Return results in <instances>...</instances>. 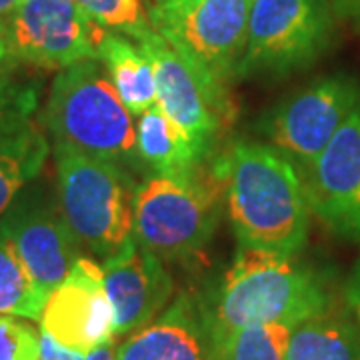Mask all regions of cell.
<instances>
[{
	"label": "cell",
	"mask_w": 360,
	"mask_h": 360,
	"mask_svg": "<svg viewBox=\"0 0 360 360\" xmlns=\"http://www.w3.org/2000/svg\"><path fill=\"white\" fill-rule=\"evenodd\" d=\"M40 330L82 354L115 338V312L106 295L103 266L90 258H78L46 298Z\"/></svg>",
	"instance_id": "13"
},
{
	"label": "cell",
	"mask_w": 360,
	"mask_h": 360,
	"mask_svg": "<svg viewBox=\"0 0 360 360\" xmlns=\"http://www.w3.org/2000/svg\"><path fill=\"white\" fill-rule=\"evenodd\" d=\"M359 106L356 80L342 75L319 78L262 116L258 132L300 174Z\"/></svg>",
	"instance_id": "10"
},
{
	"label": "cell",
	"mask_w": 360,
	"mask_h": 360,
	"mask_svg": "<svg viewBox=\"0 0 360 360\" xmlns=\"http://www.w3.org/2000/svg\"><path fill=\"white\" fill-rule=\"evenodd\" d=\"M296 324L264 322L210 340V360H284Z\"/></svg>",
	"instance_id": "20"
},
{
	"label": "cell",
	"mask_w": 360,
	"mask_h": 360,
	"mask_svg": "<svg viewBox=\"0 0 360 360\" xmlns=\"http://www.w3.org/2000/svg\"><path fill=\"white\" fill-rule=\"evenodd\" d=\"M284 360H360V328L330 307L296 324Z\"/></svg>",
	"instance_id": "19"
},
{
	"label": "cell",
	"mask_w": 360,
	"mask_h": 360,
	"mask_svg": "<svg viewBox=\"0 0 360 360\" xmlns=\"http://www.w3.org/2000/svg\"><path fill=\"white\" fill-rule=\"evenodd\" d=\"M78 4L92 16L94 22L115 30L122 37H130L136 42L142 40L153 25L148 14L142 11L139 0H77Z\"/></svg>",
	"instance_id": "22"
},
{
	"label": "cell",
	"mask_w": 360,
	"mask_h": 360,
	"mask_svg": "<svg viewBox=\"0 0 360 360\" xmlns=\"http://www.w3.org/2000/svg\"><path fill=\"white\" fill-rule=\"evenodd\" d=\"M139 46L155 70L160 108L182 130L196 155L208 160L234 118L226 84L180 54L155 28L139 40Z\"/></svg>",
	"instance_id": "8"
},
{
	"label": "cell",
	"mask_w": 360,
	"mask_h": 360,
	"mask_svg": "<svg viewBox=\"0 0 360 360\" xmlns=\"http://www.w3.org/2000/svg\"><path fill=\"white\" fill-rule=\"evenodd\" d=\"M49 139L30 116L0 122V217L37 180L49 158Z\"/></svg>",
	"instance_id": "16"
},
{
	"label": "cell",
	"mask_w": 360,
	"mask_h": 360,
	"mask_svg": "<svg viewBox=\"0 0 360 360\" xmlns=\"http://www.w3.org/2000/svg\"><path fill=\"white\" fill-rule=\"evenodd\" d=\"M104 286L115 312V336H129L156 319L174 295L172 276L158 255L130 236L103 262Z\"/></svg>",
	"instance_id": "14"
},
{
	"label": "cell",
	"mask_w": 360,
	"mask_h": 360,
	"mask_svg": "<svg viewBox=\"0 0 360 360\" xmlns=\"http://www.w3.org/2000/svg\"><path fill=\"white\" fill-rule=\"evenodd\" d=\"M118 360H210V335L202 304L193 296H179L156 319L118 345Z\"/></svg>",
	"instance_id": "15"
},
{
	"label": "cell",
	"mask_w": 360,
	"mask_h": 360,
	"mask_svg": "<svg viewBox=\"0 0 360 360\" xmlns=\"http://www.w3.org/2000/svg\"><path fill=\"white\" fill-rule=\"evenodd\" d=\"M0 240L40 290L51 295L77 264L78 238L54 194L39 179L26 184L0 217Z\"/></svg>",
	"instance_id": "9"
},
{
	"label": "cell",
	"mask_w": 360,
	"mask_h": 360,
	"mask_svg": "<svg viewBox=\"0 0 360 360\" xmlns=\"http://www.w3.org/2000/svg\"><path fill=\"white\" fill-rule=\"evenodd\" d=\"M335 8L347 16H359L360 18V0H333Z\"/></svg>",
	"instance_id": "29"
},
{
	"label": "cell",
	"mask_w": 360,
	"mask_h": 360,
	"mask_svg": "<svg viewBox=\"0 0 360 360\" xmlns=\"http://www.w3.org/2000/svg\"><path fill=\"white\" fill-rule=\"evenodd\" d=\"M300 180L310 212L333 234L360 243V106Z\"/></svg>",
	"instance_id": "12"
},
{
	"label": "cell",
	"mask_w": 360,
	"mask_h": 360,
	"mask_svg": "<svg viewBox=\"0 0 360 360\" xmlns=\"http://www.w3.org/2000/svg\"><path fill=\"white\" fill-rule=\"evenodd\" d=\"M84 360H118V345L115 342V338L90 350Z\"/></svg>",
	"instance_id": "28"
},
{
	"label": "cell",
	"mask_w": 360,
	"mask_h": 360,
	"mask_svg": "<svg viewBox=\"0 0 360 360\" xmlns=\"http://www.w3.org/2000/svg\"><path fill=\"white\" fill-rule=\"evenodd\" d=\"M255 0H153L148 20L156 32L210 77L229 84L246 51Z\"/></svg>",
	"instance_id": "7"
},
{
	"label": "cell",
	"mask_w": 360,
	"mask_h": 360,
	"mask_svg": "<svg viewBox=\"0 0 360 360\" xmlns=\"http://www.w3.org/2000/svg\"><path fill=\"white\" fill-rule=\"evenodd\" d=\"M136 150L142 168L148 170V174L184 176L206 162L196 155L193 144L168 118L160 104H155L139 116Z\"/></svg>",
	"instance_id": "17"
},
{
	"label": "cell",
	"mask_w": 360,
	"mask_h": 360,
	"mask_svg": "<svg viewBox=\"0 0 360 360\" xmlns=\"http://www.w3.org/2000/svg\"><path fill=\"white\" fill-rule=\"evenodd\" d=\"M98 60L130 115L139 118L158 104L155 70L139 44H132L118 32L106 30L98 44Z\"/></svg>",
	"instance_id": "18"
},
{
	"label": "cell",
	"mask_w": 360,
	"mask_h": 360,
	"mask_svg": "<svg viewBox=\"0 0 360 360\" xmlns=\"http://www.w3.org/2000/svg\"><path fill=\"white\" fill-rule=\"evenodd\" d=\"M296 257L240 246L212 304L202 307L210 340L250 324H298L330 309L326 283Z\"/></svg>",
	"instance_id": "2"
},
{
	"label": "cell",
	"mask_w": 360,
	"mask_h": 360,
	"mask_svg": "<svg viewBox=\"0 0 360 360\" xmlns=\"http://www.w3.org/2000/svg\"><path fill=\"white\" fill-rule=\"evenodd\" d=\"M18 65L20 60L16 58L8 26L4 20H0V75H13Z\"/></svg>",
	"instance_id": "27"
},
{
	"label": "cell",
	"mask_w": 360,
	"mask_h": 360,
	"mask_svg": "<svg viewBox=\"0 0 360 360\" xmlns=\"http://www.w3.org/2000/svg\"><path fill=\"white\" fill-rule=\"evenodd\" d=\"M222 186L220 162L184 176L146 174L134 191L132 236L160 258L193 257L217 232Z\"/></svg>",
	"instance_id": "4"
},
{
	"label": "cell",
	"mask_w": 360,
	"mask_h": 360,
	"mask_svg": "<svg viewBox=\"0 0 360 360\" xmlns=\"http://www.w3.org/2000/svg\"><path fill=\"white\" fill-rule=\"evenodd\" d=\"M40 333L20 316L0 314V360H39Z\"/></svg>",
	"instance_id": "23"
},
{
	"label": "cell",
	"mask_w": 360,
	"mask_h": 360,
	"mask_svg": "<svg viewBox=\"0 0 360 360\" xmlns=\"http://www.w3.org/2000/svg\"><path fill=\"white\" fill-rule=\"evenodd\" d=\"M37 108V89L16 80L13 75H0V122L16 116H30Z\"/></svg>",
	"instance_id": "24"
},
{
	"label": "cell",
	"mask_w": 360,
	"mask_h": 360,
	"mask_svg": "<svg viewBox=\"0 0 360 360\" xmlns=\"http://www.w3.org/2000/svg\"><path fill=\"white\" fill-rule=\"evenodd\" d=\"M220 167L238 245L298 255L307 245L312 212L295 165L270 144L238 142Z\"/></svg>",
	"instance_id": "1"
},
{
	"label": "cell",
	"mask_w": 360,
	"mask_h": 360,
	"mask_svg": "<svg viewBox=\"0 0 360 360\" xmlns=\"http://www.w3.org/2000/svg\"><path fill=\"white\" fill-rule=\"evenodd\" d=\"M46 295L26 272L13 250L0 240V314L40 321Z\"/></svg>",
	"instance_id": "21"
},
{
	"label": "cell",
	"mask_w": 360,
	"mask_h": 360,
	"mask_svg": "<svg viewBox=\"0 0 360 360\" xmlns=\"http://www.w3.org/2000/svg\"><path fill=\"white\" fill-rule=\"evenodd\" d=\"M44 127L54 142H65L132 174L142 170L136 124L98 58L80 60L56 75L44 108Z\"/></svg>",
	"instance_id": "3"
},
{
	"label": "cell",
	"mask_w": 360,
	"mask_h": 360,
	"mask_svg": "<svg viewBox=\"0 0 360 360\" xmlns=\"http://www.w3.org/2000/svg\"><path fill=\"white\" fill-rule=\"evenodd\" d=\"M20 0H0V20H6L11 14L14 13V8L18 6Z\"/></svg>",
	"instance_id": "30"
},
{
	"label": "cell",
	"mask_w": 360,
	"mask_h": 360,
	"mask_svg": "<svg viewBox=\"0 0 360 360\" xmlns=\"http://www.w3.org/2000/svg\"><path fill=\"white\" fill-rule=\"evenodd\" d=\"M330 40L328 0H255L236 77H286L309 68Z\"/></svg>",
	"instance_id": "6"
},
{
	"label": "cell",
	"mask_w": 360,
	"mask_h": 360,
	"mask_svg": "<svg viewBox=\"0 0 360 360\" xmlns=\"http://www.w3.org/2000/svg\"><path fill=\"white\" fill-rule=\"evenodd\" d=\"M4 22L20 65L51 70L98 58L106 32L77 0H20Z\"/></svg>",
	"instance_id": "11"
},
{
	"label": "cell",
	"mask_w": 360,
	"mask_h": 360,
	"mask_svg": "<svg viewBox=\"0 0 360 360\" xmlns=\"http://www.w3.org/2000/svg\"><path fill=\"white\" fill-rule=\"evenodd\" d=\"M86 354L63 347L51 335L40 330V359L39 360H84Z\"/></svg>",
	"instance_id": "25"
},
{
	"label": "cell",
	"mask_w": 360,
	"mask_h": 360,
	"mask_svg": "<svg viewBox=\"0 0 360 360\" xmlns=\"http://www.w3.org/2000/svg\"><path fill=\"white\" fill-rule=\"evenodd\" d=\"M56 194L80 246L110 257L132 236L134 174L103 158L54 142Z\"/></svg>",
	"instance_id": "5"
},
{
	"label": "cell",
	"mask_w": 360,
	"mask_h": 360,
	"mask_svg": "<svg viewBox=\"0 0 360 360\" xmlns=\"http://www.w3.org/2000/svg\"><path fill=\"white\" fill-rule=\"evenodd\" d=\"M345 302L350 314L354 316V322L360 328V260L352 266L345 284Z\"/></svg>",
	"instance_id": "26"
}]
</instances>
